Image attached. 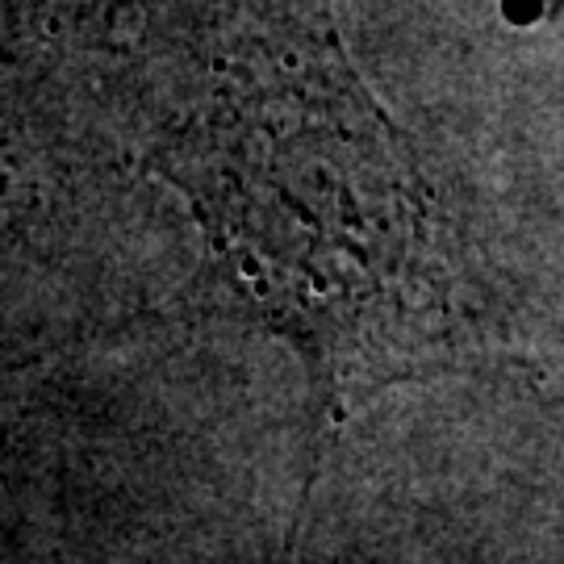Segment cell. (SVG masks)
<instances>
[{"label":"cell","instance_id":"obj_1","mask_svg":"<svg viewBox=\"0 0 564 564\" xmlns=\"http://www.w3.org/2000/svg\"><path fill=\"white\" fill-rule=\"evenodd\" d=\"M297 30L281 42L242 21L209 42L167 172L247 302L343 398L435 351L444 272L393 130L323 25L297 76L284 72Z\"/></svg>","mask_w":564,"mask_h":564}]
</instances>
